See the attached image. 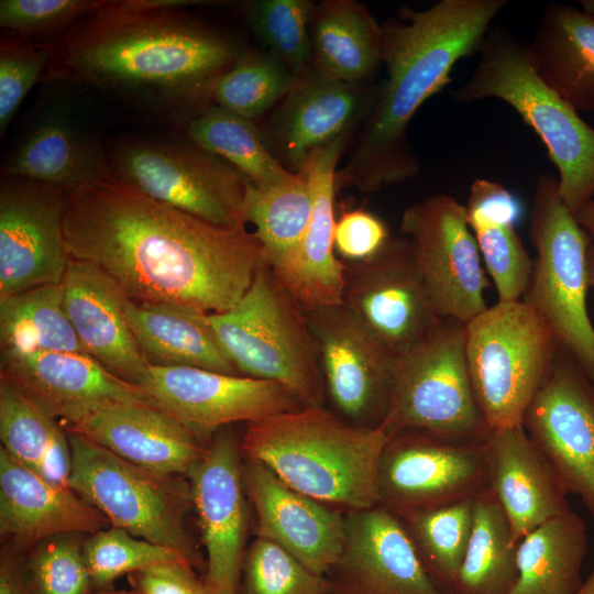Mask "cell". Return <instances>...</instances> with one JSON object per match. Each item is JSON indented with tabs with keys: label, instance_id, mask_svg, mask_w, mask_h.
Returning a JSON list of instances; mask_svg holds the SVG:
<instances>
[{
	"label": "cell",
	"instance_id": "cell-35",
	"mask_svg": "<svg viewBox=\"0 0 594 594\" xmlns=\"http://www.w3.org/2000/svg\"><path fill=\"white\" fill-rule=\"evenodd\" d=\"M1 448L48 482L69 487L72 449L62 424L0 378Z\"/></svg>",
	"mask_w": 594,
	"mask_h": 594
},
{
	"label": "cell",
	"instance_id": "cell-42",
	"mask_svg": "<svg viewBox=\"0 0 594 594\" xmlns=\"http://www.w3.org/2000/svg\"><path fill=\"white\" fill-rule=\"evenodd\" d=\"M314 9L308 0H250L242 4L253 34L296 78L314 66L309 33Z\"/></svg>",
	"mask_w": 594,
	"mask_h": 594
},
{
	"label": "cell",
	"instance_id": "cell-25",
	"mask_svg": "<svg viewBox=\"0 0 594 594\" xmlns=\"http://www.w3.org/2000/svg\"><path fill=\"white\" fill-rule=\"evenodd\" d=\"M482 451L486 487L502 506L515 543L570 509L560 479L522 425L491 430Z\"/></svg>",
	"mask_w": 594,
	"mask_h": 594
},
{
	"label": "cell",
	"instance_id": "cell-40",
	"mask_svg": "<svg viewBox=\"0 0 594 594\" xmlns=\"http://www.w3.org/2000/svg\"><path fill=\"white\" fill-rule=\"evenodd\" d=\"M473 506L474 496L398 516L427 572L449 594H453L471 536Z\"/></svg>",
	"mask_w": 594,
	"mask_h": 594
},
{
	"label": "cell",
	"instance_id": "cell-10",
	"mask_svg": "<svg viewBox=\"0 0 594 594\" xmlns=\"http://www.w3.org/2000/svg\"><path fill=\"white\" fill-rule=\"evenodd\" d=\"M381 428L389 436L420 430L482 444L491 431L477 404L465 354V323L444 319L398 359L392 399Z\"/></svg>",
	"mask_w": 594,
	"mask_h": 594
},
{
	"label": "cell",
	"instance_id": "cell-48",
	"mask_svg": "<svg viewBox=\"0 0 594 594\" xmlns=\"http://www.w3.org/2000/svg\"><path fill=\"white\" fill-rule=\"evenodd\" d=\"M392 238L387 226L364 208L344 209L336 222L334 249L344 263L377 254Z\"/></svg>",
	"mask_w": 594,
	"mask_h": 594
},
{
	"label": "cell",
	"instance_id": "cell-23",
	"mask_svg": "<svg viewBox=\"0 0 594 594\" xmlns=\"http://www.w3.org/2000/svg\"><path fill=\"white\" fill-rule=\"evenodd\" d=\"M243 482L256 515V537L278 544L314 573L327 575L343 549L345 514L295 491L244 455Z\"/></svg>",
	"mask_w": 594,
	"mask_h": 594
},
{
	"label": "cell",
	"instance_id": "cell-3",
	"mask_svg": "<svg viewBox=\"0 0 594 594\" xmlns=\"http://www.w3.org/2000/svg\"><path fill=\"white\" fill-rule=\"evenodd\" d=\"M506 0H440L425 10L403 7L382 24L386 79L364 120L349 160L336 173V191L364 193L404 182L419 172L407 128L417 110L451 81L462 58L480 53Z\"/></svg>",
	"mask_w": 594,
	"mask_h": 594
},
{
	"label": "cell",
	"instance_id": "cell-9",
	"mask_svg": "<svg viewBox=\"0 0 594 594\" xmlns=\"http://www.w3.org/2000/svg\"><path fill=\"white\" fill-rule=\"evenodd\" d=\"M67 430V429H66ZM72 449L69 487L112 527L199 559L187 530L193 507L188 480L154 473L67 430Z\"/></svg>",
	"mask_w": 594,
	"mask_h": 594
},
{
	"label": "cell",
	"instance_id": "cell-49",
	"mask_svg": "<svg viewBox=\"0 0 594 594\" xmlns=\"http://www.w3.org/2000/svg\"><path fill=\"white\" fill-rule=\"evenodd\" d=\"M194 568L187 561L162 562L132 572L128 579L140 594H207Z\"/></svg>",
	"mask_w": 594,
	"mask_h": 594
},
{
	"label": "cell",
	"instance_id": "cell-50",
	"mask_svg": "<svg viewBox=\"0 0 594 594\" xmlns=\"http://www.w3.org/2000/svg\"><path fill=\"white\" fill-rule=\"evenodd\" d=\"M0 594H33L19 551L6 548L0 559Z\"/></svg>",
	"mask_w": 594,
	"mask_h": 594
},
{
	"label": "cell",
	"instance_id": "cell-29",
	"mask_svg": "<svg viewBox=\"0 0 594 594\" xmlns=\"http://www.w3.org/2000/svg\"><path fill=\"white\" fill-rule=\"evenodd\" d=\"M110 170L101 146L65 110H52L25 131L3 164L4 177L67 190Z\"/></svg>",
	"mask_w": 594,
	"mask_h": 594
},
{
	"label": "cell",
	"instance_id": "cell-31",
	"mask_svg": "<svg viewBox=\"0 0 594 594\" xmlns=\"http://www.w3.org/2000/svg\"><path fill=\"white\" fill-rule=\"evenodd\" d=\"M125 316L150 364L240 375L212 330L208 314L176 305L135 302L128 298Z\"/></svg>",
	"mask_w": 594,
	"mask_h": 594
},
{
	"label": "cell",
	"instance_id": "cell-33",
	"mask_svg": "<svg viewBox=\"0 0 594 594\" xmlns=\"http://www.w3.org/2000/svg\"><path fill=\"white\" fill-rule=\"evenodd\" d=\"M314 66L339 80L366 85L382 63V25L354 0L315 6L309 23Z\"/></svg>",
	"mask_w": 594,
	"mask_h": 594
},
{
	"label": "cell",
	"instance_id": "cell-1",
	"mask_svg": "<svg viewBox=\"0 0 594 594\" xmlns=\"http://www.w3.org/2000/svg\"><path fill=\"white\" fill-rule=\"evenodd\" d=\"M63 230L72 258L97 265L135 302L222 314L267 264L246 228L172 208L111 170L65 193Z\"/></svg>",
	"mask_w": 594,
	"mask_h": 594
},
{
	"label": "cell",
	"instance_id": "cell-12",
	"mask_svg": "<svg viewBox=\"0 0 594 594\" xmlns=\"http://www.w3.org/2000/svg\"><path fill=\"white\" fill-rule=\"evenodd\" d=\"M400 231L413 245L416 263L437 314L468 323L487 308L488 280L465 206L435 195L403 212Z\"/></svg>",
	"mask_w": 594,
	"mask_h": 594
},
{
	"label": "cell",
	"instance_id": "cell-44",
	"mask_svg": "<svg viewBox=\"0 0 594 594\" xmlns=\"http://www.w3.org/2000/svg\"><path fill=\"white\" fill-rule=\"evenodd\" d=\"M316 574L278 544L256 537L246 548L238 594H329Z\"/></svg>",
	"mask_w": 594,
	"mask_h": 594
},
{
	"label": "cell",
	"instance_id": "cell-11",
	"mask_svg": "<svg viewBox=\"0 0 594 594\" xmlns=\"http://www.w3.org/2000/svg\"><path fill=\"white\" fill-rule=\"evenodd\" d=\"M111 173L144 195L213 224L244 229L249 179L193 143L129 139L113 148Z\"/></svg>",
	"mask_w": 594,
	"mask_h": 594
},
{
	"label": "cell",
	"instance_id": "cell-14",
	"mask_svg": "<svg viewBox=\"0 0 594 594\" xmlns=\"http://www.w3.org/2000/svg\"><path fill=\"white\" fill-rule=\"evenodd\" d=\"M318 343L326 395L344 420L381 427L398 358L342 304L306 310Z\"/></svg>",
	"mask_w": 594,
	"mask_h": 594
},
{
	"label": "cell",
	"instance_id": "cell-16",
	"mask_svg": "<svg viewBox=\"0 0 594 594\" xmlns=\"http://www.w3.org/2000/svg\"><path fill=\"white\" fill-rule=\"evenodd\" d=\"M522 426L594 519V381L560 345Z\"/></svg>",
	"mask_w": 594,
	"mask_h": 594
},
{
	"label": "cell",
	"instance_id": "cell-20",
	"mask_svg": "<svg viewBox=\"0 0 594 594\" xmlns=\"http://www.w3.org/2000/svg\"><path fill=\"white\" fill-rule=\"evenodd\" d=\"M329 594H449L427 572L400 518L388 508L345 514V538L326 575Z\"/></svg>",
	"mask_w": 594,
	"mask_h": 594
},
{
	"label": "cell",
	"instance_id": "cell-34",
	"mask_svg": "<svg viewBox=\"0 0 594 594\" xmlns=\"http://www.w3.org/2000/svg\"><path fill=\"white\" fill-rule=\"evenodd\" d=\"M586 552V524L570 508L519 541L518 578L509 594H575Z\"/></svg>",
	"mask_w": 594,
	"mask_h": 594
},
{
	"label": "cell",
	"instance_id": "cell-30",
	"mask_svg": "<svg viewBox=\"0 0 594 594\" xmlns=\"http://www.w3.org/2000/svg\"><path fill=\"white\" fill-rule=\"evenodd\" d=\"M540 78L578 112L594 110V16L550 2L528 43Z\"/></svg>",
	"mask_w": 594,
	"mask_h": 594
},
{
	"label": "cell",
	"instance_id": "cell-17",
	"mask_svg": "<svg viewBox=\"0 0 594 594\" xmlns=\"http://www.w3.org/2000/svg\"><path fill=\"white\" fill-rule=\"evenodd\" d=\"M241 440L230 426L218 430L186 476L207 554V594H238L240 586L248 530Z\"/></svg>",
	"mask_w": 594,
	"mask_h": 594
},
{
	"label": "cell",
	"instance_id": "cell-27",
	"mask_svg": "<svg viewBox=\"0 0 594 594\" xmlns=\"http://www.w3.org/2000/svg\"><path fill=\"white\" fill-rule=\"evenodd\" d=\"M109 520L70 487L48 482L0 448V534L20 553L63 534L90 535Z\"/></svg>",
	"mask_w": 594,
	"mask_h": 594
},
{
	"label": "cell",
	"instance_id": "cell-18",
	"mask_svg": "<svg viewBox=\"0 0 594 594\" xmlns=\"http://www.w3.org/2000/svg\"><path fill=\"white\" fill-rule=\"evenodd\" d=\"M486 487L482 444L420 430L391 435L378 468L380 505L397 516L474 496Z\"/></svg>",
	"mask_w": 594,
	"mask_h": 594
},
{
	"label": "cell",
	"instance_id": "cell-24",
	"mask_svg": "<svg viewBox=\"0 0 594 594\" xmlns=\"http://www.w3.org/2000/svg\"><path fill=\"white\" fill-rule=\"evenodd\" d=\"M344 135L314 151L302 170L312 193V211L298 246L272 266L282 287L305 309L342 304L345 264L334 249L336 173Z\"/></svg>",
	"mask_w": 594,
	"mask_h": 594
},
{
	"label": "cell",
	"instance_id": "cell-8",
	"mask_svg": "<svg viewBox=\"0 0 594 594\" xmlns=\"http://www.w3.org/2000/svg\"><path fill=\"white\" fill-rule=\"evenodd\" d=\"M558 346L544 321L522 300H498L465 323L470 378L490 430L522 425Z\"/></svg>",
	"mask_w": 594,
	"mask_h": 594
},
{
	"label": "cell",
	"instance_id": "cell-43",
	"mask_svg": "<svg viewBox=\"0 0 594 594\" xmlns=\"http://www.w3.org/2000/svg\"><path fill=\"white\" fill-rule=\"evenodd\" d=\"M82 552L94 591L108 590L117 578L153 564L169 561L191 563L174 548L153 543L112 526L88 535Z\"/></svg>",
	"mask_w": 594,
	"mask_h": 594
},
{
	"label": "cell",
	"instance_id": "cell-51",
	"mask_svg": "<svg viewBox=\"0 0 594 594\" xmlns=\"http://www.w3.org/2000/svg\"><path fill=\"white\" fill-rule=\"evenodd\" d=\"M579 224L588 238L587 248V277L590 288H594V196L588 199L575 213Z\"/></svg>",
	"mask_w": 594,
	"mask_h": 594
},
{
	"label": "cell",
	"instance_id": "cell-26",
	"mask_svg": "<svg viewBox=\"0 0 594 594\" xmlns=\"http://www.w3.org/2000/svg\"><path fill=\"white\" fill-rule=\"evenodd\" d=\"M62 284L64 308L85 353L140 387L150 363L129 327L128 297L119 285L97 265L73 258Z\"/></svg>",
	"mask_w": 594,
	"mask_h": 594
},
{
	"label": "cell",
	"instance_id": "cell-2",
	"mask_svg": "<svg viewBox=\"0 0 594 594\" xmlns=\"http://www.w3.org/2000/svg\"><path fill=\"white\" fill-rule=\"evenodd\" d=\"M199 2H107L52 47L50 75L189 123L213 105L217 81L246 52L179 10Z\"/></svg>",
	"mask_w": 594,
	"mask_h": 594
},
{
	"label": "cell",
	"instance_id": "cell-7",
	"mask_svg": "<svg viewBox=\"0 0 594 594\" xmlns=\"http://www.w3.org/2000/svg\"><path fill=\"white\" fill-rule=\"evenodd\" d=\"M528 232L537 255L521 300L594 381V328L586 307L588 238L549 174L536 182Z\"/></svg>",
	"mask_w": 594,
	"mask_h": 594
},
{
	"label": "cell",
	"instance_id": "cell-45",
	"mask_svg": "<svg viewBox=\"0 0 594 594\" xmlns=\"http://www.w3.org/2000/svg\"><path fill=\"white\" fill-rule=\"evenodd\" d=\"M85 534H63L34 546L22 559L33 594H91L82 547Z\"/></svg>",
	"mask_w": 594,
	"mask_h": 594
},
{
	"label": "cell",
	"instance_id": "cell-15",
	"mask_svg": "<svg viewBox=\"0 0 594 594\" xmlns=\"http://www.w3.org/2000/svg\"><path fill=\"white\" fill-rule=\"evenodd\" d=\"M140 387L150 405L204 443L232 424H250L304 407L274 382L198 367L150 364Z\"/></svg>",
	"mask_w": 594,
	"mask_h": 594
},
{
	"label": "cell",
	"instance_id": "cell-41",
	"mask_svg": "<svg viewBox=\"0 0 594 594\" xmlns=\"http://www.w3.org/2000/svg\"><path fill=\"white\" fill-rule=\"evenodd\" d=\"M296 77L270 52H245L217 81L212 101L254 121L288 94Z\"/></svg>",
	"mask_w": 594,
	"mask_h": 594
},
{
	"label": "cell",
	"instance_id": "cell-13",
	"mask_svg": "<svg viewBox=\"0 0 594 594\" xmlns=\"http://www.w3.org/2000/svg\"><path fill=\"white\" fill-rule=\"evenodd\" d=\"M342 305L398 359L442 323L407 237H392L374 256L344 263Z\"/></svg>",
	"mask_w": 594,
	"mask_h": 594
},
{
	"label": "cell",
	"instance_id": "cell-38",
	"mask_svg": "<svg viewBox=\"0 0 594 594\" xmlns=\"http://www.w3.org/2000/svg\"><path fill=\"white\" fill-rule=\"evenodd\" d=\"M1 350L85 353L64 308L63 284L0 297Z\"/></svg>",
	"mask_w": 594,
	"mask_h": 594
},
{
	"label": "cell",
	"instance_id": "cell-5",
	"mask_svg": "<svg viewBox=\"0 0 594 594\" xmlns=\"http://www.w3.org/2000/svg\"><path fill=\"white\" fill-rule=\"evenodd\" d=\"M453 96L459 103L494 98L510 106L546 146L559 195L573 213L594 196V128L540 78L528 43L491 28L475 68Z\"/></svg>",
	"mask_w": 594,
	"mask_h": 594
},
{
	"label": "cell",
	"instance_id": "cell-6",
	"mask_svg": "<svg viewBox=\"0 0 594 594\" xmlns=\"http://www.w3.org/2000/svg\"><path fill=\"white\" fill-rule=\"evenodd\" d=\"M208 319L240 375L274 382L304 407H324L320 354L306 310L267 264L232 308Z\"/></svg>",
	"mask_w": 594,
	"mask_h": 594
},
{
	"label": "cell",
	"instance_id": "cell-4",
	"mask_svg": "<svg viewBox=\"0 0 594 594\" xmlns=\"http://www.w3.org/2000/svg\"><path fill=\"white\" fill-rule=\"evenodd\" d=\"M389 435L326 407H302L246 424L245 458L285 484L344 514L380 504L378 468Z\"/></svg>",
	"mask_w": 594,
	"mask_h": 594
},
{
	"label": "cell",
	"instance_id": "cell-53",
	"mask_svg": "<svg viewBox=\"0 0 594 594\" xmlns=\"http://www.w3.org/2000/svg\"><path fill=\"white\" fill-rule=\"evenodd\" d=\"M91 594H140L133 588L130 590H102V591H95Z\"/></svg>",
	"mask_w": 594,
	"mask_h": 594
},
{
	"label": "cell",
	"instance_id": "cell-36",
	"mask_svg": "<svg viewBox=\"0 0 594 594\" xmlns=\"http://www.w3.org/2000/svg\"><path fill=\"white\" fill-rule=\"evenodd\" d=\"M517 549L507 517L487 487L474 495L473 525L453 594H509Z\"/></svg>",
	"mask_w": 594,
	"mask_h": 594
},
{
	"label": "cell",
	"instance_id": "cell-47",
	"mask_svg": "<svg viewBox=\"0 0 594 594\" xmlns=\"http://www.w3.org/2000/svg\"><path fill=\"white\" fill-rule=\"evenodd\" d=\"M52 46L2 44L0 53V133L3 135L19 106L51 59Z\"/></svg>",
	"mask_w": 594,
	"mask_h": 594
},
{
	"label": "cell",
	"instance_id": "cell-19",
	"mask_svg": "<svg viewBox=\"0 0 594 594\" xmlns=\"http://www.w3.org/2000/svg\"><path fill=\"white\" fill-rule=\"evenodd\" d=\"M66 190L6 177L0 190V297L62 284L72 261L64 230Z\"/></svg>",
	"mask_w": 594,
	"mask_h": 594
},
{
	"label": "cell",
	"instance_id": "cell-21",
	"mask_svg": "<svg viewBox=\"0 0 594 594\" xmlns=\"http://www.w3.org/2000/svg\"><path fill=\"white\" fill-rule=\"evenodd\" d=\"M0 378L72 427L112 404H148L141 387L81 352L1 350Z\"/></svg>",
	"mask_w": 594,
	"mask_h": 594
},
{
	"label": "cell",
	"instance_id": "cell-28",
	"mask_svg": "<svg viewBox=\"0 0 594 594\" xmlns=\"http://www.w3.org/2000/svg\"><path fill=\"white\" fill-rule=\"evenodd\" d=\"M143 469L187 476L207 444L150 404L105 406L66 428Z\"/></svg>",
	"mask_w": 594,
	"mask_h": 594
},
{
	"label": "cell",
	"instance_id": "cell-22",
	"mask_svg": "<svg viewBox=\"0 0 594 594\" xmlns=\"http://www.w3.org/2000/svg\"><path fill=\"white\" fill-rule=\"evenodd\" d=\"M378 87L350 84L312 66L295 79L266 129L264 140L274 156L298 173L309 155L349 135L358 120H365Z\"/></svg>",
	"mask_w": 594,
	"mask_h": 594
},
{
	"label": "cell",
	"instance_id": "cell-37",
	"mask_svg": "<svg viewBox=\"0 0 594 594\" xmlns=\"http://www.w3.org/2000/svg\"><path fill=\"white\" fill-rule=\"evenodd\" d=\"M187 135L190 143L223 158L258 188L282 185L295 174L274 156L253 121L217 105L188 123Z\"/></svg>",
	"mask_w": 594,
	"mask_h": 594
},
{
	"label": "cell",
	"instance_id": "cell-54",
	"mask_svg": "<svg viewBox=\"0 0 594 594\" xmlns=\"http://www.w3.org/2000/svg\"><path fill=\"white\" fill-rule=\"evenodd\" d=\"M580 3L582 6V11L594 16V0H582Z\"/></svg>",
	"mask_w": 594,
	"mask_h": 594
},
{
	"label": "cell",
	"instance_id": "cell-32",
	"mask_svg": "<svg viewBox=\"0 0 594 594\" xmlns=\"http://www.w3.org/2000/svg\"><path fill=\"white\" fill-rule=\"evenodd\" d=\"M465 206L485 268L493 279L499 301L521 300L534 260L517 234L521 213L517 198L499 183L475 179Z\"/></svg>",
	"mask_w": 594,
	"mask_h": 594
},
{
	"label": "cell",
	"instance_id": "cell-52",
	"mask_svg": "<svg viewBox=\"0 0 594 594\" xmlns=\"http://www.w3.org/2000/svg\"><path fill=\"white\" fill-rule=\"evenodd\" d=\"M575 594H594V566Z\"/></svg>",
	"mask_w": 594,
	"mask_h": 594
},
{
	"label": "cell",
	"instance_id": "cell-46",
	"mask_svg": "<svg viewBox=\"0 0 594 594\" xmlns=\"http://www.w3.org/2000/svg\"><path fill=\"white\" fill-rule=\"evenodd\" d=\"M107 1L1 0L0 26L20 35L51 34L91 15Z\"/></svg>",
	"mask_w": 594,
	"mask_h": 594
},
{
	"label": "cell",
	"instance_id": "cell-39",
	"mask_svg": "<svg viewBox=\"0 0 594 594\" xmlns=\"http://www.w3.org/2000/svg\"><path fill=\"white\" fill-rule=\"evenodd\" d=\"M312 193L300 170L286 183L262 189L249 182L243 201L245 223L255 228L270 267L288 256L300 243L310 221Z\"/></svg>",
	"mask_w": 594,
	"mask_h": 594
}]
</instances>
